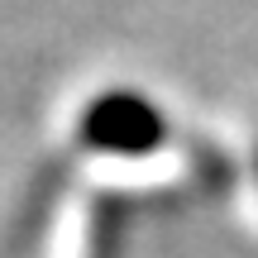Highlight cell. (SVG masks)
<instances>
[{
	"instance_id": "6da1fadb",
	"label": "cell",
	"mask_w": 258,
	"mask_h": 258,
	"mask_svg": "<svg viewBox=\"0 0 258 258\" xmlns=\"http://www.w3.org/2000/svg\"><path fill=\"white\" fill-rule=\"evenodd\" d=\"M82 139L91 148H105V153H153L158 144L167 139V124L144 96L129 91H110L101 101L86 105L82 115Z\"/></svg>"
}]
</instances>
